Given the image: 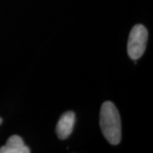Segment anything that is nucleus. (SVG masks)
Listing matches in <instances>:
<instances>
[{"label": "nucleus", "instance_id": "f03ea898", "mask_svg": "<svg viewBox=\"0 0 153 153\" xmlns=\"http://www.w3.org/2000/svg\"><path fill=\"white\" fill-rule=\"evenodd\" d=\"M148 40V32L143 25H135L132 28L128 41V54L132 60L140 59L145 53Z\"/></svg>", "mask_w": 153, "mask_h": 153}, {"label": "nucleus", "instance_id": "20e7f679", "mask_svg": "<svg viewBox=\"0 0 153 153\" xmlns=\"http://www.w3.org/2000/svg\"><path fill=\"white\" fill-rule=\"evenodd\" d=\"M30 149L19 135H12L6 144L0 148V153H29Z\"/></svg>", "mask_w": 153, "mask_h": 153}, {"label": "nucleus", "instance_id": "7ed1b4c3", "mask_svg": "<svg viewBox=\"0 0 153 153\" xmlns=\"http://www.w3.org/2000/svg\"><path fill=\"white\" fill-rule=\"evenodd\" d=\"M76 116L73 111H66L61 115L56 125V134L60 140H66L71 135L75 125Z\"/></svg>", "mask_w": 153, "mask_h": 153}, {"label": "nucleus", "instance_id": "f257e3e1", "mask_svg": "<svg viewBox=\"0 0 153 153\" xmlns=\"http://www.w3.org/2000/svg\"><path fill=\"white\" fill-rule=\"evenodd\" d=\"M100 126L106 140L111 145H118L122 139V124L119 112L111 101H105L101 105Z\"/></svg>", "mask_w": 153, "mask_h": 153}, {"label": "nucleus", "instance_id": "39448f33", "mask_svg": "<svg viewBox=\"0 0 153 153\" xmlns=\"http://www.w3.org/2000/svg\"><path fill=\"white\" fill-rule=\"evenodd\" d=\"M2 118H1V117H0V125H1V123H2Z\"/></svg>", "mask_w": 153, "mask_h": 153}]
</instances>
